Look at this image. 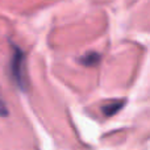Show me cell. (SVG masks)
I'll return each mask as SVG.
<instances>
[{
  "mask_svg": "<svg viewBox=\"0 0 150 150\" xmlns=\"http://www.w3.org/2000/svg\"><path fill=\"white\" fill-rule=\"evenodd\" d=\"M11 74L16 84L24 90L28 84L25 75V57H24V53L17 47L15 49V53L11 59Z\"/></svg>",
  "mask_w": 150,
  "mask_h": 150,
  "instance_id": "1",
  "label": "cell"
},
{
  "mask_svg": "<svg viewBox=\"0 0 150 150\" xmlns=\"http://www.w3.org/2000/svg\"><path fill=\"white\" fill-rule=\"evenodd\" d=\"M99 59H100V57H99L96 53H90V54H86L80 61L83 62V65L93 66V65H96V63L99 62Z\"/></svg>",
  "mask_w": 150,
  "mask_h": 150,
  "instance_id": "2",
  "label": "cell"
},
{
  "mask_svg": "<svg viewBox=\"0 0 150 150\" xmlns=\"http://www.w3.org/2000/svg\"><path fill=\"white\" fill-rule=\"evenodd\" d=\"M121 104L122 103H120V101H115V103H111V104H108V105H105L103 108L104 115H105V116H112L115 112L121 108Z\"/></svg>",
  "mask_w": 150,
  "mask_h": 150,
  "instance_id": "3",
  "label": "cell"
}]
</instances>
